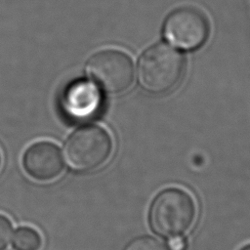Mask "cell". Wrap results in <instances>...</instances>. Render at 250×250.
<instances>
[{"mask_svg":"<svg viewBox=\"0 0 250 250\" xmlns=\"http://www.w3.org/2000/svg\"><path fill=\"white\" fill-rule=\"evenodd\" d=\"M124 250H168V248L158 239L145 235L131 240Z\"/></svg>","mask_w":250,"mask_h":250,"instance_id":"cell-9","label":"cell"},{"mask_svg":"<svg viewBox=\"0 0 250 250\" xmlns=\"http://www.w3.org/2000/svg\"><path fill=\"white\" fill-rule=\"evenodd\" d=\"M25 172L34 180L51 181L56 179L63 169L60 148L50 142H37L29 146L22 157Z\"/></svg>","mask_w":250,"mask_h":250,"instance_id":"cell-7","label":"cell"},{"mask_svg":"<svg viewBox=\"0 0 250 250\" xmlns=\"http://www.w3.org/2000/svg\"><path fill=\"white\" fill-rule=\"evenodd\" d=\"M41 245V236L32 228L21 227L14 234L13 247L15 250H40Z\"/></svg>","mask_w":250,"mask_h":250,"instance_id":"cell-8","label":"cell"},{"mask_svg":"<svg viewBox=\"0 0 250 250\" xmlns=\"http://www.w3.org/2000/svg\"><path fill=\"white\" fill-rule=\"evenodd\" d=\"M12 236V225L9 219L0 215V250H5Z\"/></svg>","mask_w":250,"mask_h":250,"instance_id":"cell-10","label":"cell"},{"mask_svg":"<svg viewBox=\"0 0 250 250\" xmlns=\"http://www.w3.org/2000/svg\"><path fill=\"white\" fill-rule=\"evenodd\" d=\"M0 165H1V155H0Z\"/></svg>","mask_w":250,"mask_h":250,"instance_id":"cell-13","label":"cell"},{"mask_svg":"<svg viewBox=\"0 0 250 250\" xmlns=\"http://www.w3.org/2000/svg\"><path fill=\"white\" fill-rule=\"evenodd\" d=\"M102 95L91 82L71 83L62 97V110L71 121H86L95 117L102 107Z\"/></svg>","mask_w":250,"mask_h":250,"instance_id":"cell-6","label":"cell"},{"mask_svg":"<svg viewBox=\"0 0 250 250\" xmlns=\"http://www.w3.org/2000/svg\"><path fill=\"white\" fill-rule=\"evenodd\" d=\"M165 38L183 50L199 48L207 39L209 25L205 16L197 9L184 7L173 11L164 22Z\"/></svg>","mask_w":250,"mask_h":250,"instance_id":"cell-5","label":"cell"},{"mask_svg":"<svg viewBox=\"0 0 250 250\" xmlns=\"http://www.w3.org/2000/svg\"><path fill=\"white\" fill-rule=\"evenodd\" d=\"M241 250H250V244L249 245H246V246H244Z\"/></svg>","mask_w":250,"mask_h":250,"instance_id":"cell-12","label":"cell"},{"mask_svg":"<svg viewBox=\"0 0 250 250\" xmlns=\"http://www.w3.org/2000/svg\"><path fill=\"white\" fill-rule=\"evenodd\" d=\"M112 142L102 127L90 125L74 131L64 145V155L71 168L79 172L93 171L109 157Z\"/></svg>","mask_w":250,"mask_h":250,"instance_id":"cell-3","label":"cell"},{"mask_svg":"<svg viewBox=\"0 0 250 250\" xmlns=\"http://www.w3.org/2000/svg\"><path fill=\"white\" fill-rule=\"evenodd\" d=\"M87 71L99 87L110 94L125 91L134 76L130 58L116 50H104L93 55L87 62Z\"/></svg>","mask_w":250,"mask_h":250,"instance_id":"cell-4","label":"cell"},{"mask_svg":"<svg viewBox=\"0 0 250 250\" xmlns=\"http://www.w3.org/2000/svg\"><path fill=\"white\" fill-rule=\"evenodd\" d=\"M186 246V242L179 235L172 236L169 241L170 250H184Z\"/></svg>","mask_w":250,"mask_h":250,"instance_id":"cell-11","label":"cell"},{"mask_svg":"<svg viewBox=\"0 0 250 250\" xmlns=\"http://www.w3.org/2000/svg\"><path fill=\"white\" fill-rule=\"evenodd\" d=\"M185 72L183 56L165 44L147 49L139 61L138 79L143 89L161 95L172 91Z\"/></svg>","mask_w":250,"mask_h":250,"instance_id":"cell-1","label":"cell"},{"mask_svg":"<svg viewBox=\"0 0 250 250\" xmlns=\"http://www.w3.org/2000/svg\"><path fill=\"white\" fill-rule=\"evenodd\" d=\"M195 217V205L188 193L180 188L162 190L149 209V224L157 234L172 237L186 232Z\"/></svg>","mask_w":250,"mask_h":250,"instance_id":"cell-2","label":"cell"}]
</instances>
